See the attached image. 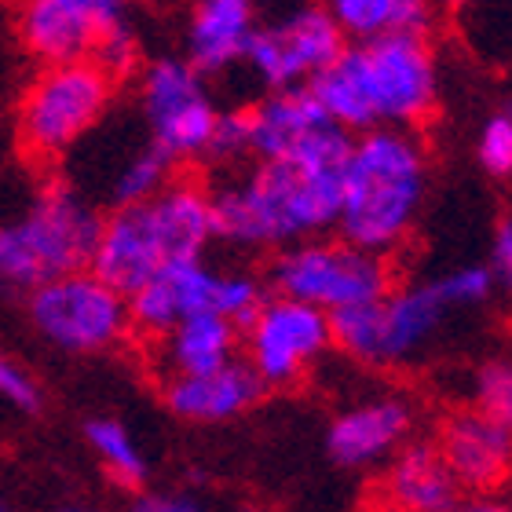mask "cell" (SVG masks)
<instances>
[{"label":"cell","mask_w":512,"mask_h":512,"mask_svg":"<svg viewBox=\"0 0 512 512\" xmlns=\"http://www.w3.org/2000/svg\"><path fill=\"white\" fill-rule=\"evenodd\" d=\"M352 136L337 125L311 132L289 158L264 161L246 187L213 198V235L271 246L322 231L341 220L352 169Z\"/></svg>","instance_id":"obj_1"},{"label":"cell","mask_w":512,"mask_h":512,"mask_svg":"<svg viewBox=\"0 0 512 512\" xmlns=\"http://www.w3.org/2000/svg\"><path fill=\"white\" fill-rule=\"evenodd\" d=\"M425 194V154L399 128H374L352 150L341 205V235L348 246L377 253L403 242Z\"/></svg>","instance_id":"obj_2"},{"label":"cell","mask_w":512,"mask_h":512,"mask_svg":"<svg viewBox=\"0 0 512 512\" xmlns=\"http://www.w3.org/2000/svg\"><path fill=\"white\" fill-rule=\"evenodd\" d=\"M99 216L66 183H48L22 224L0 227V278L11 286H44L81 275L99 242Z\"/></svg>","instance_id":"obj_3"},{"label":"cell","mask_w":512,"mask_h":512,"mask_svg":"<svg viewBox=\"0 0 512 512\" xmlns=\"http://www.w3.org/2000/svg\"><path fill=\"white\" fill-rule=\"evenodd\" d=\"M271 282L286 300L333 315L384 300L392 289V271L377 253H363L348 242H308L278 256Z\"/></svg>","instance_id":"obj_4"},{"label":"cell","mask_w":512,"mask_h":512,"mask_svg":"<svg viewBox=\"0 0 512 512\" xmlns=\"http://www.w3.org/2000/svg\"><path fill=\"white\" fill-rule=\"evenodd\" d=\"M110 77L96 63L44 70L22 103V147L33 158H55L85 136L107 110Z\"/></svg>","instance_id":"obj_5"},{"label":"cell","mask_w":512,"mask_h":512,"mask_svg":"<svg viewBox=\"0 0 512 512\" xmlns=\"http://www.w3.org/2000/svg\"><path fill=\"white\" fill-rule=\"evenodd\" d=\"M30 315L37 330L70 352L107 348L128 330V304L96 275H66L33 289Z\"/></svg>","instance_id":"obj_6"},{"label":"cell","mask_w":512,"mask_h":512,"mask_svg":"<svg viewBox=\"0 0 512 512\" xmlns=\"http://www.w3.org/2000/svg\"><path fill=\"white\" fill-rule=\"evenodd\" d=\"M19 33L52 66L96 63L110 44L132 37L121 8L107 0H37L22 11Z\"/></svg>","instance_id":"obj_7"},{"label":"cell","mask_w":512,"mask_h":512,"mask_svg":"<svg viewBox=\"0 0 512 512\" xmlns=\"http://www.w3.org/2000/svg\"><path fill=\"white\" fill-rule=\"evenodd\" d=\"M377 121H425L436 107V59L425 33H392L359 44Z\"/></svg>","instance_id":"obj_8"},{"label":"cell","mask_w":512,"mask_h":512,"mask_svg":"<svg viewBox=\"0 0 512 512\" xmlns=\"http://www.w3.org/2000/svg\"><path fill=\"white\" fill-rule=\"evenodd\" d=\"M344 55V33L330 11L308 8L293 19L256 30L246 59L260 70L267 85L278 92L300 88V81H315Z\"/></svg>","instance_id":"obj_9"},{"label":"cell","mask_w":512,"mask_h":512,"mask_svg":"<svg viewBox=\"0 0 512 512\" xmlns=\"http://www.w3.org/2000/svg\"><path fill=\"white\" fill-rule=\"evenodd\" d=\"M330 344V315L300 300H267L249 326V370L264 388H282Z\"/></svg>","instance_id":"obj_10"},{"label":"cell","mask_w":512,"mask_h":512,"mask_svg":"<svg viewBox=\"0 0 512 512\" xmlns=\"http://www.w3.org/2000/svg\"><path fill=\"white\" fill-rule=\"evenodd\" d=\"M143 99L154 125V147L161 154L176 161L209 150L220 114L205 99V88L191 63H180V59L154 63L143 81Z\"/></svg>","instance_id":"obj_11"},{"label":"cell","mask_w":512,"mask_h":512,"mask_svg":"<svg viewBox=\"0 0 512 512\" xmlns=\"http://www.w3.org/2000/svg\"><path fill=\"white\" fill-rule=\"evenodd\" d=\"M92 275L121 297H132L143 289L161 267H169V256L161 249L158 227L150 216V205H125L110 216L99 231L96 253H92Z\"/></svg>","instance_id":"obj_12"},{"label":"cell","mask_w":512,"mask_h":512,"mask_svg":"<svg viewBox=\"0 0 512 512\" xmlns=\"http://www.w3.org/2000/svg\"><path fill=\"white\" fill-rule=\"evenodd\" d=\"M216 282L202 260H183V264L161 267L147 286L136 289L128 300V322L147 337H165L180 322L213 311L216 304Z\"/></svg>","instance_id":"obj_13"},{"label":"cell","mask_w":512,"mask_h":512,"mask_svg":"<svg viewBox=\"0 0 512 512\" xmlns=\"http://www.w3.org/2000/svg\"><path fill=\"white\" fill-rule=\"evenodd\" d=\"M439 454L458 487L491 491L512 469V432L480 410H461L443 425Z\"/></svg>","instance_id":"obj_14"},{"label":"cell","mask_w":512,"mask_h":512,"mask_svg":"<svg viewBox=\"0 0 512 512\" xmlns=\"http://www.w3.org/2000/svg\"><path fill=\"white\" fill-rule=\"evenodd\" d=\"M264 395V384L256 381L249 363H231L202 377H169L165 384V406L183 421H227L246 414Z\"/></svg>","instance_id":"obj_15"},{"label":"cell","mask_w":512,"mask_h":512,"mask_svg":"<svg viewBox=\"0 0 512 512\" xmlns=\"http://www.w3.org/2000/svg\"><path fill=\"white\" fill-rule=\"evenodd\" d=\"M458 502V480L450 476L443 454L428 443L406 447L384 476V505L395 512H450Z\"/></svg>","instance_id":"obj_16"},{"label":"cell","mask_w":512,"mask_h":512,"mask_svg":"<svg viewBox=\"0 0 512 512\" xmlns=\"http://www.w3.org/2000/svg\"><path fill=\"white\" fill-rule=\"evenodd\" d=\"M410 428V410L399 399H377V403H363L355 410H344L330 425L326 447L337 465H370V461L384 458L388 450L406 436Z\"/></svg>","instance_id":"obj_17"},{"label":"cell","mask_w":512,"mask_h":512,"mask_svg":"<svg viewBox=\"0 0 512 512\" xmlns=\"http://www.w3.org/2000/svg\"><path fill=\"white\" fill-rule=\"evenodd\" d=\"M253 4L246 0H205L191 15V70L216 74L249 52L253 41Z\"/></svg>","instance_id":"obj_18"},{"label":"cell","mask_w":512,"mask_h":512,"mask_svg":"<svg viewBox=\"0 0 512 512\" xmlns=\"http://www.w3.org/2000/svg\"><path fill=\"white\" fill-rule=\"evenodd\" d=\"M147 205L169 264L198 260L205 242L213 238V198L194 183H169Z\"/></svg>","instance_id":"obj_19"},{"label":"cell","mask_w":512,"mask_h":512,"mask_svg":"<svg viewBox=\"0 0 512 512\" xmlns=\"http://www.w3.org/2000/svg\"><path fill=\"white\" fill-rule=\"evenodd\" d=\"M330 125L319 99L311 88H286L253 110V139L249 150H256L264 161H282L319 128Z\"/></svg>","instance_id":"obj_20"},{"label":"cell","mask_w":512,"mask_h":512,"mask_svg":"<svg viewBox=\"0 0 512 512\" xmlns=\"http://www.w3.org/2000/svg\"><path fill=\"white\" fill-rule=\"evenodd\" d=\"M450 311V300L439 282H425V286L399 289L392 297L381 300L384 315V363H399L410 352H417L421 344L436 333L443 315Z\"/></svg>","instance_id":"obj_21"},{"label":"cell","mask_w":512,"mask_h":512,"mask_svg":"<svg viewBox=\"0 0 512 512\" xmlns=\"http://www.w3.org/2000/svg\"><path fill=\"white\" fill-rule=\"evenodd\" d=\"M308 88H311V96L319 99V107L326 110L330 125L344 128V132H348V128L374 132V125H381L359 48H344L341 59H337L330 70H322Z\"/></svg>","instance_id":"obj_22"},{"label":"cell","mask_w":512,"mask_h":512,"mask_svg":"<svg viewBox=\"0 0 512 512\" xmlns=\"http://www.w3.org/2000/svg\"><path fill=\"white\" fill-rule=\"evenodd\" d=\"M238 330L227 319L205 311L194 319L180 322L172 333H165V366L172 377H202L231 363Z\"/></svg>","instance_id":"obj_23"},{"label":"cell","mask_w":512,"mask_h":512,"mask_svg":"<svg viewBox=\"0 0 512 512\" xmlns=\"http://www.w3.org/2000/svg\"><path fill=\"white\" fill-rule=\"evenodd\" d=\"M341 33L377 41L392 33H425L432 22V8L421 0H337L330 11Z\"/></svg>","instance_id":"obj_24"},{"label":"cell","mask_w":512,"mask_h":512,"mask_svg":"<svg viewBox=\"0 0 512 512\" xmlns=\"http://www.w3.org/2000/svg\"><path fill=\"white\" fill-rule=\"evenodd\" d=\"M330 341L341 344L352 359L363 363H384V315L377 304H359L330 315Z\"/></svg>","instance_id":"obj_25"},{"label":"cell","mask_w":512,"mask_h":512,"mask_svg":"<svg viewBox=\"0 0 512 512\" xmlns=\"http://www.w3.org/2000/svg\"><path fill=\"white\" fill-rule=\"evenodd\" d=\"M88 443L96 447V454L103 458V465L110 469V476L121 483V487H139L143 476H147V461L136 450L132 436L118 421H92L88 425Z\"/></svg>","instance_id":"obj_26"},{"label":"cell","mask_w":512,"mask_h":512,"mask_svg":"<svg viewBox=\"0 0 512 512\" xmlns=\"http://www.w3.org/2000/svg\"><path fill=\"white\" fill-rule=\"evenodd\" d=\"M169 169H172V158L169 154H161L158 147H150L147 154H139L125 172H121L118 180V202L121 209L125 205H143L150 198H158L165 191V180H169Z\"/></svg>","instance_id":"obj_27"},{"label":"cell","mask_w":512,"mask_h":512,"mask_svg":"<svg viewBox=\"0 0 512 512\" xmlns=\"http://www.w3.org/2000/svg\"><path fill=\"white\" fill-rule=\"evenodd\" d=\"M260 308H264V289H260V282H253L246 275H227L216 282L213 315L227 319L235 330H249L256 322V315H260Z\"/></svg>","instance_id":"obj_28"},{"label":"cell","mask_w":512,"mask_h":512,"mask_svg":"<svg viewBox=\"0 0 512 512\" xmlns=\"http://www.w3.org/2000/svg\"><path fill=\"white\" fill-rule=\"evenodd\" d=\"M476 399H480V414L512 432V363L498 359L483 366L476 377Z\"/></svg>","instance_id":"obj_29"},{"label":"cell","mask_w":512,"mask_h":512,"mask_svg":"<svg viewBox=\"0 0 512 512\" xmlns=\"http://www.w3.org/2000/svg\"><path fill=\"white\" fill-rule=\"evenodd\" d=\"M439 286L447 293L450 308H458V304H480V300L491 297L494 289V271L491 267H461V271H450L447 278H439Z\"/></svg>","instance_id":"obj_30"},{"label":"cell","mask_w":512,"mask_h":512,"mask_svg":"<svg viewBox=\"0 0 512 512\" xmlns=\"http://www.w3.org/2000/svg\"><path fill=\"white\" fill-rule=\"evenodd\" d=\"M480 161L491 176H509L512 172V121L505 114H498V118L483 125Z\"/></svg>","instance_id":"obj_31"},{"label":"cell","mask_w":512,"mask_h":512,"mask_svg":"<svg viewBox=\"0 0 512 512\" xmlns=\"http://www.w3.org/2000/svg\"><path fill=\"white\" fill-rule=\"evenodd\" d=\"M249 139H253V110H231V114L216 118L209 150L213 154H242V150H249Z\"/></svg>","instance_id":"obj_32"},{"label":"cell","mask_w":512,"mask_h":512,"mask_svg":"<svg viewBox=\"0 0 512 512\" xmlns=\"http://www.w3.org/2000/svg\"><path fill=\"white\" fill-rule=\"evenodd\" d=\"M0 395L4 399H11L15 406H22V410H37V388H33V381L22 370H15V366L0 355Z\"/></svg>","instance_id":"obj_33"},{"label":"cell","mask_w":512,"mask_h":512,"mask_svg":"<svg viewBox=\"0 0 512 512\" xmlns=\"http://www.w3.org/2000/svg\"><path fill=\"white\" fill-rule=\"evenodd\" d=\"M494 282L512 289V220H502L494 235Z\"/></svg>","instance_id":"obj_34"},{"label":"cell","mask_w":512,"mask_h":512,"mask_svg":"<svg viewBox=\"0 0 512 512\" xmlns=\"http://www.w3.org/2000/svg\"><path fill=\"white\" fill-rule=\"evenodd\" d=\"M132 512H205L194 498H183V494H143L136 498Z\"/></svg>","instance_id":"obj_35"},{"label":"cell","mask_w":512,"mask_h":512,"mask_svg":"<svg viewBox=\"0 0 512 512\" xmlns=\"http://www.w3.org/2000/svg\"><path fill=\"white\" fill-rule=\"evenodd\" d=\"M450 512H512L509 502H498V498H465Z\"/></svg>","instance_id":"obj_36"},{"label":"cell","mask_w":512,"mask_h":512,"mask_svg":"<svg viewBox=\"0 0 512 512\" xmlns=\"http://www.w3.org/2000/svg\"><path fill=\"white\" fill-rule=\"evenodd\" d=\"M374 512H395V509H388V505H377V509Z\"/></svg>","instance_id":"obj_37"},{"label":"cell","mask_w":512,"mask_h":512,"mask_svg":"<svg viewBox=\"0 0 512 512\" xmlns=\"http://www.w3.org/2000/svg\"><path fill=\"white\" fill-rule=\"evenodd\" d=\"M238 512H267V509H253V505H249V509H238Z\"/></svg>","instance_id":"obj_38"},{"label":"cell","mask_w":512,"mask_h":512,"mask_svg":"<svg viewBox=\"0 0 512 512\" xmlns=\"http://www.w3.org/2000/svg\"><path fill=\"white\" fill-rule=\"evenodd\" d=\"M63 512H92V509H63Z\"/></svg>","instance_id":"obj_39"},{"label":"cell","mask_w":512,"mask_h":512,"mask_svg":"<svg viewBox=\"0 0 512 512\" xmlns=\"http://www.w3.org/2000/svg\"><path fill=\"white\" fill-rule=\"evenodd\" d=\"M505 118H509V121H512V103H509V110H505Z\"/></svg>","instance_id":"obj_40"}]
</instances>
